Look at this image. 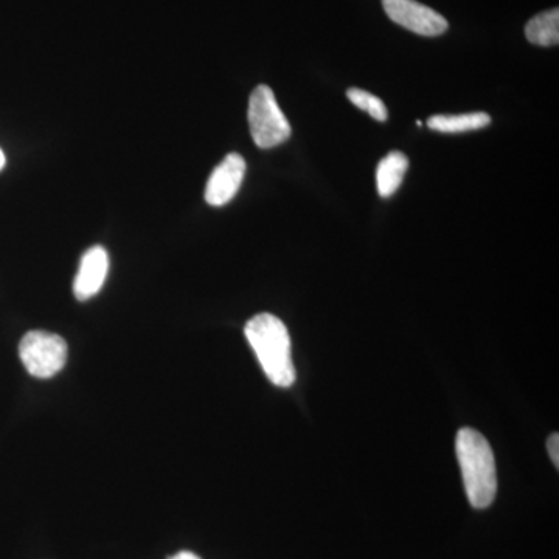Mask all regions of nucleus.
Masks as SVG:
<instances>
[{
  "label": "nucleus",
  "instance_id": "obj_1",
  "mask_svg": "<svg viewBox=\"0 0 559 559\" xmlns=\"http://www.w3.org/2000/svg\"><path fill=\"white\" fill-rule=\"evenodd\" d=\"M245 333L267 380L278 388L293 385L296 382V367L285 323L263 312L249 320Z\"/></svg>",
  "mask_w": 559,
  "mask_h": 559
},
{
  "label": "nucleus",
  "instance_id": "obj_2",
  "mask_svg": "<svg viewBox=\"0 0 559 559\" xmlns=\"http://www.w3.org/2000/svg\"><path fill=\"white\" fill-rule=\"evenodd\" d=\"M455 451L466 496L474 509H487L498 492L495 454L487 439L471 428L459 430Z\"/></svg>",
  "mask_w": 559,
  "mask_h": 559
},
{
  "label": "nucleus",
  "instance_id": "obj_3",
  "mask_svg": "<svg viewBox=\"0 0 559 559\" xmlns=\"http://www.w3.org/2000/svg\"><path fill=\"white\" fill-rule=\"evenodd\" d=\"M248 119L250 135L259 148H274L290 138L289 121L266 84H260L250 95Z\"/></svg>",
  "mask_w": 559,
  "mask_h": 559
},
{
  "label": "nucleus",
  "instance_id": "obj_4",
  "mask_svg": "<svg viewBox=\"0 0 559 559\" xmlns=\"http://www.w3.org/2000/svg\"><path fill=\"white\" fill-rule=\"evenodd\" d=\"M20 358L32 377L49 380L68 362V344L49 331H31L22 337Z\"/></svg>",
  "mask_w": 559,
  "mask_h": 559
},
{
  "label": "nucleus",
  "instance_id": "obj_5",
  "mask_svg": "<svg viewBox=\"0 0 559 559\" xmlns=\"http://www.w3.org/2000/svg\"><path fill=\"white\" fill-rule=\"evenodd\" d=\"M390 20L421 36H440L448 31V21L436 10L415 0H382Z\"/></svg>",
  "mask_w": 559,
  "mask_h": 559
},
{
  "label": "nucleus",
  "instance_id": "obj_6",
  "mask_svg": "<svg viewBox=\"0 0 559 559\" xmlns=\"http://www.w3.org/2000/svg\"><path fill=\"white\" fill-rule=\"evenodd\" d=\"M246 175V160L238 153L224 157L218 167L210 176L205 187V201L212 207H223L234 200L241 189Z\"/></svg>",
  "mask_w": 559,
  "mask_h": 559
},
{
  "label": "nucleus",
  "instance_id": "obj_7",
  "mask_svg": "<svg viewBox=\"0 0 559 559\" xmlns=\"http://www.w3.org/2000/svg\"><path fill=\"white\" fill-rule=\"evenodd\" d=\"M109 272V255L105 248L95 246L81 259L79 274L73 282V294L79 300H90L97 296L105 285Z\"/></svg>",
  "mask_w": 559,
  "mask_h": 559
},
{
  "label": "nucleus",
  "instance_id": "obj_8",
  "mask_svg": "<svg viewBox=\"0 0 559 559\" xmlns=\"http://www.w3.org/2000/svg\"><path fill=\"white\" fill-rule=\"evenodd\" d=\"M407 168H409V159L401 151H392V153L388 154L378 165V193L382 198H390L392 194H395V191L403 183Z\"/></svg>",
  "mask_w": 559,
  "mask_h": 559
},
{
  "label": "nucleus",
  "instance_id": "obj_9",
  "mask_svg": "<svg viewBox=\"0 0 559 559\" xmlns=\"http://www.w3.org/2000/svg\"><path fill=\"white\" fill-rule=\"evenodd\" d=\"M525 38L535 46L551 47L559 43V10L536 14L525 25Z\"/></svg>",
  "mask_w": 559,
  "mask_h": 559
},
{
  "label": "nucleus",
  "instance_id": "obj_10",
  "mask_svg": "<svg viewBox=\"0 0 559 559\" xmlns=\"http://www.w3.org/2000/svg\"><path fill=\"white\" fill-rule=\"evenodd\" d=\"M491 117L487 112L462 114V116H433L428 121L430 130L457 134V132L476 131L488 127Z\"/></svg>",
  "mask_w": 559,
  "mask_h": 559
},
{
  "label": "nucleus",
  "instance_id": "obj_11",
  "mask_svg": "<svg viewBox=\"0 0 559 559\" xmlns=\"http://www.w3.org/2000/svg\"><path fill=\"white\" fill-rule=\"evenodd\" d=\"M347 97L353 105L358 106L359 109L366 110V112H369L374 120H388L389 112L384 103H382L381 98L374 97L373 94H370V92L358 90V87H352V90L347 91Z\"/></svg>",
  "mask_w": 559,
  "mask_h": 559
},
{
  "label": "nucleus",
  "instance_id": "obj_12",
  "mask_svg": "<svg viewBox=\"0 0 559 559\" xmlns=\"http://www.w3.org/2000/svg\"><path fill=\"white\" fill-rule=\"evenodd\" d=\"M559 437L558 433H551L549 439V443H547V450H549L551 462L555 463V466L559 465Z\"/></svg>",
  "mask_w": 559,
  "mask_h": 559
},
{
  "label": "nucleus",
  "instance_id": "obj_13",
  "mask_svg": "<svg viewBox=\"0 0 559 559\" xmlns=\"http://www.w3.org/2000/svg\"><path fill=\"white\" fill-rule=\"evenodd\" d=\"M170 559H201L198 557V555L191 554V551H179V554H176L175 557H171Z\"/></svg>",
  "mask_w": 559,
  "mask_h": 559
},
{
  "label": "nucleus",
  "instance_id": "obj_14",
  "mask_svg": "<svg viewBox=\"0 0 559 559\" xmlns=\"http://www.w3.org/2000/svg\"><path fill=\"white\" fill-rule=\"evenodd\" d=\"M5 164H7L5 154H3L2 148H0V171H2L3 168H5Z\"/></svg>",
  "mask_w": 559,
  "mask_h": 559
}]
</instances>
